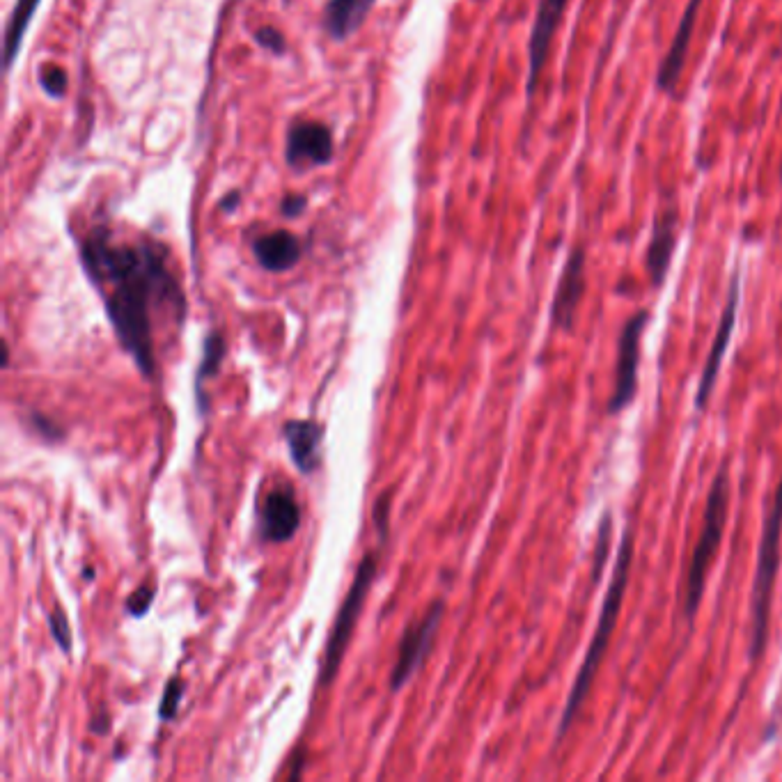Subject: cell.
Segmentation results:
<instances>
[{"instance_id": "obj_10", "label": "cell", "mask_w": 782, "mask_h": 782, "mask_svg": "<svg viewBox=\"0 0 782 782\" xmlns=\"http://www.w3.org/2000/svg\"><path fill=\"white\" fill-rule=\"evenodd\" d=\"M585 285H588V278H585V250L576 246L569 253L565 269L560 273L558 287H555L551 303V324L555 328L567 333L574 331L578 303H581L585 294Z\"/></svg>"}, {"instance_id": "obj_11", "label": "cell", "mask_w": 782, "mask_h": 782, "mask_svg": "<svg viewBox=\"0 0 782 782\" xmlns=\"http://www.w3.org/2000/svg\"><path fill=\"white\" fill-rule=\"evenodd\" d=\"M285 159L289 168L326 166L333 159V134L322 122H296L287 134Z\"/></svg>"}, {"instance_id": "obj_15", "label": "cell", "mask_w": 782, "mask_h": 782, "mask_svg": "<svg viewBox=\"0 0 782 782\" xmlns=\"http://www.w3.org/2000/svg\"><path fill=\"white\" fill-rule=\"evenodd\" d=\"M255 257L262 269L283 273L301 260V241L289 230H276L255 241Z\"/></svg>"}, {"instance_id": "obj_21", "label": "cell", "mask_w": 782, "mask_h": 782, "mask_svg": "<svg viewBox=\"0 0 782 782\" xmlns=\"http://www.w3.org/2000/svg\"><path fill=\"white\" fill-rule=\"evenodd\" d=\"M39 85H42L46 95H51V97H65L67 85H69L65 69H60V67H49V69H44L42 76H39Z\"/></svg>"}, {"instance_id": "obj_12", "label": "cell", "mask_w": 782, "mask_h": 782, "mask_svg": "<svg viewBox=\"0 0 782 782\" xmlns=\"http://www.w3.org/2000/svg\"><path fill=\"white\" fill-rule=\"evenodd\" d=\"M301 523L299 500L292 489H273L260 510V535L273 544L289 542Z\"/></svg>"}, {"instance_id": "obj_1", "label": "cell", "mask_w": 782, "mask_h": 782, "mask_svg": "<svg viewBox=\"0 0 782 782\" xmlns=\"http://www.w3.org/2000/svg\"><path fill=\"white\" fill-rule=\"evenodd\" d=\"M168 250L152 239L117 241L95 228L81 244V262L95 285H108L106 299L117 340L145 377L154 374L152 310L168 306L184 315L186 301L166 260Z\"/></svg>"}, {"instance_id": "obj_2", "label": "cell", "mask_w": 782, "mask_h": 782, "mask_svg": "<svg viewBox=\"0 0 782 782\" xmlns=\"http://www.w3.org/2000/svg\"><path fill=\"white\" fill-rule=\"evenodd\" d=\"M631 565H633V528L627 526V530H624V535H622L620 551H617V562H615L611 583H608L604 604H601L597 629H594V636L588 645V652H585L581 668H578V672H576L572 691H569V695H567V705H565V709H562L558 732H555V744H560V741L565 739L569 727L574 725L578 714H581L585 698L590 695V688H592L594 677H597L599 663H601V659H604L606 647H608V643H611V636L617 627V617H620L622 604H624V592H627V585H629Z\"/></svg>"}, {"instance_id": "obj_22", "label": "cell", "mask_w": 782, "mask_h": 782, "mask_svg": "<svg viewBox=\"0 0 782 782\" xmlns=\"http://www.w3.org/2000/svg\"><path fill=\"white\" fill-rule=\"evenodd\" d=\"M49 629L51 636L56 643L60 645L62 652H69L72 649V629H69V622L62 611H53L49 615Z\"/></svg>"}, {"instance_id": "obj_3", "label": "cell", "mask_w": 782, "mask_h": 782, "mask_svg": "<svg viewBox=\"0 0 782 782\" xmlns=\"http://www.w3.org/2000/svg\"><path fill=\"white\" fill-rule=\"evenodd\" d=\"M727 512H730V471H727V461H723V466L718 468L714 482H711V489L707 496L705 523H702L700 537L698 542H695V549L691 555V562H688L686 578H684L682 608L688 622H693V617L702 604V594H705L711 562H714L718 549H721Z\"/></svg>"}, {"instance_id": "obj_27", "label": "cell", "mask_w": 782, "mask_h": 782, "mask_svg": "<svg viewBox=\"0 0 782 782\" xmlns=\"http://www.w3.org/2000/svg\"><path fill=\"white\" fill-rule=\"evenodd\" d=\"M388 514H390L388 496H381V498H379V503H377V507H374V523H377L381 539H383V537H388Z\"/></svg>"}, {"instance_id": "obj_17", "label": "cell", "mask_w": 782, "mask_h": 782, "mask_svg": "<svg viewBox=\"0 0 782 782\" xmlns=\"http://www.w3.org/2000/svg\"><path fill=\"white\" fill-rule=\"evenodd\" d=\"M377 0H328L324 7V30L335 42H344L363 26Z\"/></svg>"}, {"instance_id": "obj_28", "label": "cell", "mask_w": 782, "mask_h": 782, "mask_svg": "<svg viewBox=\"0 0 782 782\" xmlns=\"http://www.w3.org/2000/svg\"><path fill=\"white\" fill-rule=\"evenodd\" d=\"M241 202V193L239 191H230L225 198L221 200V209L225 211V214H232L234 209H237V205Z\"/></svg>"}, {"instance_id": "obj_24", "label": "cell", "mask_w": 782, "mask_h": 782, "mask_svg": "<svg viewBox=\"0 0 782 782\" xmlns=\"http://www.w3.org/2000/svg\"><path fill=\"white\" fill-rule=\"evenodd\" d=\"M255 42L260 44L264 51L276 53V56H283V53L287 51V42H285L283 33H280V30H276V28H271V26H264V28L257 30Z\"/></svg>"}, {"instance_id": "obj_19", "label": "cell", "mask_w": 782, "mask_h": 782, "mask_svg": "<svg viewBox=\"0 0 782 782\" xmlns=\"http://www.w3.org/2000/svg\"><path fill=\"white\" fill-rule=\"evenodd\" d=\"M225 356V340L223 335L218 333H209L205 340V351H202V363L198 370V381H195V390H200L202 381H207L209 377H214L221 367V361Z\"/></svg>"}, {"instance_id": "obj_4", "label": "cell", "mask_w": 782, "mask_h": 782, "mask_svg": "<svg viewBox=\"0 0 782 782\" xmlns=\"http://www.w3.org/2000/svg\"><path fill=\"white\" fill-rule=\"evenodd\" d=\"M780 537H782V480L778 482L773 503L766 512L760 553H757V569L753 581V636H750V661H760L766 649V636H769V615H771V597L773 585H776L778 567H780Z\"/></svg>"}, {"instance_id": "obj_7", "label": "cell", "mask_w": 782, "mask_h": 782, "mask_svg": "<svg viewBox=\"0 0 782 782\" xmlns=\"http://www.w3.org/2000/svg\"><path fill=\"white\" fill-rule=\"evenodd\" d=\"M739 299H741V273H739V269H734L732 278H730V289H727V301H725L721 322H718V331L714 335V342H711L705 370H702V377L698 383V393H695V409L698 411L705 409V406L709 404L711 393H714L718 372H721L725 351H727V347H730L734 324H737Z\"/></svg>"}, {"instance_id": "obj_9", "label": "cell", "mask_w": 782, "mask_h": 782, "mask_svg": "<svg viewBox=\"0 0 782 782\" xmlns=\"http://www.w3.org/2000/svg\"><path fill=\"white\" fill-rule=\"evenodd\" d=\"M569 0H539L537 14L533 21V30H530V42H528V76H526V97L528 101L535 97L539 78H542V69L549 58L555 30L560 26L562 14H565Z\"/></svg>"}, {"instance_id": "obj_26", "label": "cell", "mask_w": 782, "mask_h": 782, "mask_svg": "<svg viewBox=\"0 0 782 782\" xmlns=\"http://www.w3.org/2000/svg\"><path fill=\"white\" fill-rule=\"evenodd\" d=\"M308 209V198L301 193H287L280 202V214L285 218H299Z\"/></svg>"}, {"instance_id": "obj_16", "label": "cell", "mask_w": 782, "mask_h": 782, "mask_svg": "<svg viewBox=\"0 0 782 782\" xmlns=\"http://www.w3.org/2000/svg\"><path fill=\"white\" fill-rule=\"evenodd\" d=\"M285 441L292 452L294 464L301 473H312L319 466V445L322 427L315 420H289L285 425Z\"/></svg>"}, {"instance_id": "obj_8", "label": "cell", "mask_w": 782, "mask_h": 782, "mask_svg": "<svg viewBox=\"0 0 782 782\" xmlns=\"http://www.w3.org/2000/svg\"><path fill=\"white\" fill-rule=\"evenodd\" d=\"M441 617H443V604L441 601H436V604L427 611V615H422L416 624H411V627L404 631L400 652H397V663L393 668V677H390V688H393V691H400V688L409 682L413 672L420 668V663L425 661L429 647L434 643L436 629H439L441 624Z\"/></svg>"}, {"instance_id": "obj_13", "label": "cell", "mask_w": 782, "mask_h": 782, "mask_svg": "<svg viewBox=\"0 0 782 782\" xmlns=\"http://www.w3.org/2000/svg\"><path fill=\"white\" fill-rule=\"evenodd\" d=\"M700 5H702V0H691V3L686 5L682 21H679V26H677V33L670 42V49L661 60L659 72H656V88L663 90V92L675 90L679 76H682V72H684V65H686V58H688V46H691Z\"/></svg>"}, {"instance_id": "obj_20", "label": "cell", "mask_w": 782, "mask_h": 782, "mask_svg": "<svg viewBox=\"0 0 782 782\" xmlns=\"http://www.w3.org/2000/svg\"><path fill=\"white\" fill-rule=\"evenodd\" d=\"M611 530H613V526H611V512H606L604 519H601V523H599V535H597V549H599V553L594 555V572H592L594 581H599L601 569H604L608 544H611Z\"/></svg>"}, {"instance_id": "obj_23", "label": "cell", "mask_w": 782, "mask_h": 782, "mask_svg": "<svg viewBox=\"0 0 782 782\" xmlns=\"http://www.w3.org/2000/svg\"><path fill=\"white\" fill-rule=\"evenodd\" d=\"M182 695H184L182 682H179V677H172L170 682L166 684V693H163V700H161V707H159V716L161 718H172V716H175L179 702H182Z\"/></svg>"}, {"instance_id": "obj_5", "label": "cell", "mask_w": 782, "mask_h": 782, "mask_svg": "<svg viewBox=\"0 0 782 782\" xmlns=\"http://www.w3.org/2000/svg\"><path fill=\"white\" fill-rule=\"evenodd\" d=\"M374 576H377V553L370 551L361 560V565H358V572H356L354 583H351V590L347 594V599H344L342 608L338 611V617H335L331 638H328V645H326L322 684L331 682V679L335 677V672H338V666L344 656V649H347L351 631H354L358 615H361V611H363V604L367 599V592H370V588H372Z\"/></svg>"}, {"instance_id": "obj_14", "label": "cell", "mask_w": 782, "mask_h": 782, "mask_svg": "<svg viewBox=\"0 0 782 782\" xmlns=\"http://www.w3.org/2000/svg\"><path fill=\"white\" fill-rule=\"evenodd\" d=\"M675 216L668 214L666 216H656L654 225H652V239H649L647 246V273L649 280H652L654 287H661L663 280L668 276L670 269V260H672V250H675Z\"/></svg>"}, {"instance_id": "obj_18", "label": "cell", "mask_w": 782, "mask_h": 782, "mask_svg": "<svg viewBox=\"0 0 782 782\" xmlns=\"http://www.w3.org/2000/svg\"><path fill=\"white\" fill-rule=\"evenodd\" d=\"M39 3H42V0H17V5H14L10 21H7V28H5V51H3L5 69H12L14 60H17L23 35H26L30 19H33Z\"/></svg>"}, {"instance_id": "obj_6", "label": "cell", "mask_w": 782, "mask_h": 782, "mask_svg": "<svg viewBox=\"0 0 782 782\" xmlns=\"http://www.w3.org/2000/svg\"><path fill=\"white\" fill-rule=\"evenodd\" d=\"M649 324V312L638 310L624 324L620 340H617V361H615V388L608 400V413L627 409L636 400L638 393V370H640V347H643V333Z\"/></svg>"}, {"instance_id": "obj_25", "label": "cell", "mask_w": 782, "mask_h": 782, "mask_svg": "<svg viewBox=\"0 0 782 782\" xmlns=\"http://www.w3.org/2000/svg\"><path fill=\"white\" fill-rule=\"evenodd\" d=\"M156 594V588L154 585H140V588L136 592L129 594V601H127V611L134 615V617H140L147 613V608L152 606V599Z\"/></svg>"}, {"instance_id": "obj_29", "label": "cell", "mask_w": 782, "mask_h": 782, "mask_svg": "<svg viewBox=\"0 0 782 782\" xmlns=\"http://www.w3.org/2000/svg\"><path fill=\"white\" fill-rule=\"evenodd\" d=\"M780 179H782V159H780Z\"/></svg>"}]
</instances>
